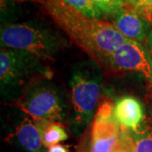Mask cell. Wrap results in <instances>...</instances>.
<instances>
[{
    "instance_id": "6da1fadb",
    "label": "cell",
    "mask_w": 152,
    "mask_h": 152,
    "mask_svg": "<svg viewBox=\"0 0 152 152\" xmlns=\"http://www.w3.org/2000/svg\"><path fill=\"white\" fill-rule=\"evenodd\" d=\"M42 4L57 26L100 64L108 63L111 53L130 40L121 34L113 23L87 16L63 0H42Z\"/></svg>"
},
{
    "instance_id": "7a4b0ae2",
    "label": "cell",
    "mask_w": 152,
    "mask_h": 152,
    "mask_svg": "<svg viewBox=\"0 0 152 152\" xmlns=\"http://www.w3.org/2000/svg\"><path fill=\"white\" fill-rule=\"evenodd\" d=\"M2 48L13 49L37 60H53L58 42L48 30L31 23L3 26L0 32Z\"/></svg>"
},
{
    "instance_id": "3957f363",
    "label": "cell",
    "mask_w": 152,
    "mask_h": 152,
    "mask_svg": "<svg viewBox=\"0 0 152 152\" xmlns=\"http://www.w3.org/2000/svg\"><path fill=\"white\" fill-rule=\"evenodd\" d=\"M70 86L76 121L87 124L91 119L97 105L101 91L100 82L91 74L77 70L72 75Z\"/></svg>"
},
{
    "instance_id": "277c9868",
    "label": "cell",
    "mask_w": 152,
    "mask_h": 152,
    "mask_svg": "<svg viewBox=\"0 0 152 152\" xmlns=\"http://www.w3.org/2000/svg\"><path fill=\"white\" fill-rule=\"evenodd\" d=\"M20 108L29 114L34 121L47 120L64 122V111L57 91L49 87L33 89L20 104Z\"/></svg>"
},
{
    "instance_id": "5b68a950",
    "label": "cell",
    "mask_w": 152,
    "mask_h": 152,
    "mask_svg": "<svg viewBox=\"0 0 152 152\" xmlns=\"http://www.w3.org/2000/svg\"><path fill=\"white\" fill-rule=\"evenodd\" d=\"M120 130L121 125L116 119L114 106L109 101H104L93 121L90 152H113Z\"/></svg>"
},
{
    "instance_id": "8992f818",
    "label": "cell",
    "mask_w": 152,
    "mask_h": 152,
    "mask_svg": "<svg viewBox=\"0 0 152 152\" xmlns=\"http://www.w3.org/2000/svg\"><path fill=\"white\" fill-rule=\"evenodd\" d=\"M114 70L134 71L152 80V59L146 49L138 42L129 40L121 45L108 58Z\"/></svg>"
},
{
    "instance_id": "52a82bcc",
    "label": "cell",
    "mask_w": 152,
    "mask_h": 152,
    "mask_svg": "<svg viewBox=\"0 0 152 152\" xmlns=\"http://www.w3.org/2000/svg\"><path fill=\"white\" fill-rule=\"evenodd\" d=\"M113 16L114 26L130 40L141 42L151 31V22L129 3H124L122 9Z\"/></svg>"
},
{
    "instance_id": "ba28073f",
    "label": "cell",
    "mask_w": 152,
    "mask_h": 152,
    "mask_svg": "<svg viewBox=\"0 0 152 152\" xmlns=\"http://www.w3.org/2000/svg\"><path fill=\"white\" fill-rule=\"evenodd\" d=\"M35 59L31 56L13 49L2 48L0 52L1 86L17 84L32 67Z\"/></svg>"
},
{
    "instance_id": "9c48e42d",
    "label": "cell",
    "mask_w": 152,
    "mask_h": 152,
    "mask_svg": "<svg viewBox=\"0 0 152 152\" xmlns=\"http://www.w3.org/2000/svg\"><path fill=\"white\" fill-rule=\"evenodd\" d=\"M114 114L119 124L127 129L136 132L144 121V110L139 100L133 96H124L114 106Z\"/></svg>"
},
{
    "instance_id": "30bf717a",
    "label": "cell",
    "mask_w": 152,
    "mask_h": 152,
    "mask_svg": "<svg viewBox=\"0 0 152 152\" xmlns=\"http://www.w3.org/2000/svg\"><path fill=\"white\" fill-rule=\"evenodd\" d=\"M15 136L19 143L29 152H42V138L37 124L26 118L17 127Z\"/></svg>"
},
{
    "instance_id": "8fae6325",
    "label": "cell",
    "mask_w": 152,
    "mask_h": 152,
    "mask_svg": "<svg viewBox=\"0 0 152 152\" xmlns=\"http://www.w3.org/2000/svg\"><path fill=\"white\" fill-rule=\"evenodd\" d=\"M41 132L42 143L45 147L50 148L68 139L64 126L58 122H52L47 120L34 121Z\"/></svg>"
},
{
    "instance_id": "7c38bea8",
    "label": "cell",
    "mask_w": 152,
    "mask_h": 152,
    "mask_svg": "<svg viewBox=\"0 0 152 152\" xmlns=\"http://www.w3.org/2000/svg\"><path fill=\"white\" fill-rule=\"evenodd\" d=\"M136 152H152V115L144 119L134 134Z\"/></svg>"
},
{
    "instance_id": "4fadbf2b",
    "label": "cell",
    "mask_w": 152,
    "mask_h": 152,
    "mask_svg": "<svg viewBox=\"0 0 152 152\" xmlns=\"http://www.w3.org/2000/svg\"><path fill=\"white\" fill-rule=\"evenodd\" d=\"M68 5L87 16L99 19L102 16V12L91 0H63Z\"/></svg>"
},
{
    "instance_id": "5bb4252c",
    "label": "cell",
    "mask_w": 152,
    "mask_h": 152,
    "mask_svg": "<svg viewBox=\"0 0 152 152\" xmlns=\"http://www.w3.org/2000/svg\"><path fill=\"white\" fill-rule=\"evenodd\" d=\"M113 152H136L134 138L129 129L121 126L119 137Z\"/></svg>"
},
{
    "instance_id": "9a60e30c",
    "label": "cell",
    "mask_w": 152,
    "mask_h": 152,
    "mask_svg": "<svg viewBox=\"0 0 152 152\" xmlns=\"http://www.w3.org/2000/svg\"><path fill=\"white\" fill-rule=\"evenodd\" d=\"M102 13L114 15L124 4V0H91Z\"/></svg>"
},
{
    "instance_id": "2e32d148",
    "label": "cell",
    "mask_w": 152,
    "mask_h": 152,
    "mask_svg": "<svg viewBox=\"0 0 152 152\" xmlns=\"http://www.w3.org/2000/svg\"><path fill=\"white\" fill-rule=\"evenodd\" d=\"M127 3L134 6L136 10L152 23V0H128Z\"/></svg>"
},
{
    "instance_id": "e0dca14e",
    "label": "cell",
    "mask_w": 152,
    "mask_h": 152,
    "mask_svg": "<svg viewBox=\"0 0 152 152\" xmlns=\"http://www.w3.org/2000/svg\"><path fill=\"white\" fill-rule=\"evenodd\" d=\"M48 152H69L68 150L66 149L65 147L61 145H53L51 146L48 149Z\"/></svg>"
},
{
    "instance_id": "ac0fdd59",
    "label": "cell",
    "mask_w": 152,
    "mask_h": 152,
    "mask_svg": "<svg viewBox=\"0 0 152 152\" xmlns=\"http://www.w3.org/2000/svg\"><path fill=\"white\" fill-rule=\"evenodd\" d=\"M147 43H148L150 51H151L152 54V30H151V31H150L148 37H147Z\"/></svg>"
},
{
    "instance_id": "d6986e66",
    "label": "cell",
    "mask_w": 152,
    "mask_h": 152,
    "mask_svg": "<svg viewBox=\"0 0 152 152\" xmlns=\"http://www.w3.org/2000/svg\"><path fill=\"white\" fill-rule=\"evenodd\" d=\"M124 3H127V1H128V0H124Z\"/></svg>"
}]
</instances>
